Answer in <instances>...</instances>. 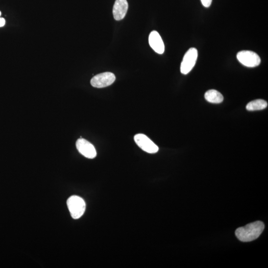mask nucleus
<instances>
[{
    "mask_svg": "<svg viewBox=\"0 0 268 268\" xmlns=\"http://www.w3.org/2000/svg\"><path fill=\"white\" fill-rule=\"evenodd\" d=\"M264 228L263 222L257 221L238 228L236 231V235L241 242H251L258 238L263 232Z\"/></svg>",
    "mask_w": 268,
    "mask_h": 268,
    "instance_id": "nucleus-1",
    "label": "nucleus"
},
{
    "mask_svg": "<svg viewBox=\"0 0 268 268\" xmlns=\"http://www.w3.org/2000/svg\"><path fill=\"white\" fill-rule=\"evenodd\" d=\"M67 206L73 219H77L84 214L86 204L83 198L78 196H72L67 200Z\"/></svg>",
    "mask_w": 268,
    "mask_h": 268,
    "instance_id": "nucleus-2",
    "label": "nucleus"
},
{
    "mask_svg": "<svg viewBox=\"0 0 268 268\" xmlns=\"http://www.w3.org/2000/svg\"><path fill=\"white\" fill-rule=\"evenodd\" d=\"M198 55V50L195 48H191L187 51L181 64L182 73L187 74L193 70L196 64Z\"/></svg>",
    "mask_w": 268,
    "mask_h": 268,
    "instance_id": "nucleus-3",
    "label": "nucleus"
},
{
    "mask_svg": "<svg viewBox=\"0 0 268 268\" xmlns=\"http://www.w3.org/2000/svg\"><path fill=\"white\" fill-rule=\"evenodd\" d=\"M237 59L243 65L254 68L259 66L261 63L259 56L254 52L249 50H243L237 54Z\"/></svg>",
    "mask_w": 268,
    "mask_h": 268,
    "instance_id": "nucleus-4",
    "label": "nucleus"
},
{
    "mask_svg": "<svg viewBox=\"0 0 268 268\" xmlns=\"http://www.w3.org/2000/svg\"><path fill=\"white\" fill-rule=\"evenodd\" d=\"M116 75L110 72L98 74L92 79V86L97 88H105L112 85L116 81Z\"/></svg>",
    "mask_w": 268,
    "mask_h": 268,
    "instance_id": "nucleus-5",
    "label": "nucleus"
},
{
    "mask_svg": "<svg viewBox=\"0 0 268 268\" xmlns=\"http://www.w3.org/2000/svg\"><path fill=\"white\" fill-rule=\"evenodd\" d=\"M134 140L142 150L149 153V154H155L159 151L158 146L144 134L136 135L134 137Z\"/></svg>",
    "mask_w": 268,
    "mask_h": 268,
    "instance_id": "nucleus-6",
    "label": "nucleus"
},
{
    "mask_svg": "<svg viewBox=\"0 0 268 268\" xmlns=\"http://www.w3.org/2000/svg\"><path fill=\"white\" fill-rule=\"evenodd\" d=\"M76 147L79 152L88 159H93L97 156V151L95 146L87 140L80 138L76 142Z\"/></svg>",
    "mask_w": 268,
    "mask_h": 268,
    "instance_id": "nucleus-7",
    "label": "nucleus"
},
{
    "mask_svg": "<svg viewBox=\"0 0 268 268\" xmlns=\"http://www.w3.org/2000/svg\"><path fill=\"white\" fill-rule=\"evenodd\" d=\"M149 44L153 50L159 54L165 52V45L160 34L157 31H152L149 35Z\"/></svg>",
    "mask_w": 268,
    "mask_h": 268,
    "instance_id": "nucleus-8",
    "label": "nucleus"
},
{
    "mask_svg": "<svg viewBox=\"0 0 268 268\" xmlns=\"http://www.w3.org/2000/svg\"><path fill=\"white\" fill-rule=\"evenodd\" d=\"M128 9L127 0H116L113 8V15L115 20L121 21L124 18Z\"/></svg>",
    "mask_w": 268,
    "mask_h": 268,
    "instance_id": "nucleus-9",
    "label": "nucleus"
},
{
    "mask_svg": "<svg viewBox=\"0 0 268 268\" xmlns=\"http://www.w3.org/2000/svg\"><path fill=\"white\" fill-rule=\"evenodd\" d=\"M205 98L207 101L212 103L219 104L223 100V97L217 90H210L205 94Z\"/></svg>",
    "mask_w": 268,
    "mask_h": 268,
    "instance_id": "nucleus-10",
    "label": "nucleus"
},
{
    "mask_svg": "<svg viewBox=\"0 0 268 268\" xmlns=\"http://www.w3.org/2000/svg\"><path fill=\"white\" fill-rule=\"evenodd\" d=\"M268 103L263 99H256L250 101L246 105V108L248 111L263 110L267 108Z\"/></svg>",
    "mask_w": 268,
    "mask_h": 268,
    "instance_id": "nucleus-11",
    "label": "nucleus"
},
{
    "mask_svg": "<svg viewBox=\"0 0 268 268\" xmlns=\"http://www.w3.org/2000/svg\"><path fill=\"white\" fill-rule=\"evenodd\" d=\"M202 5L206 8L209 7L212 2V0H201Z\"/></svg>",
    "mask_w": 268,
    "mask_h": 268,
    "instance_id": "nucleus-12",
    "label": "nucleus"
},
{
    "mask_svg": "<svg viewBox=\"0 0 268 268\" xmlns=\"http://www.w3.org/2000/svg\"><path fill=\"white\" fill-rule=\"evenodd\" d=\"M1 12L0 11V27L4 26L6 24L5 19L1 17Z\"/></svg>",
    "mask_w": 268,
    "mask_h": 268,
    "instance_id": "nucleus-13",
    "label": "nucleus"
}]
</instances>
